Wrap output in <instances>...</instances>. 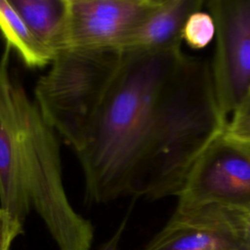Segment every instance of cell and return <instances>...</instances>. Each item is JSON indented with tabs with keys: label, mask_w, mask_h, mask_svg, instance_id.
Instances as JSON below:
<instances>
[{
	"label": "cell",
	"mask_w": 250,
	"mask_h": 250,
	"mask_svg": "<svg viewBox=\"0 0 250 250\" xmlns=\"http://www.w3.org/2000/svg\"><path fill=\"white\" fill-rule=\"evenodd\" d=\"M124 52L85 147L88 201L177 196L203 150L227 130L211 62L182 47Z\"/></svg>",
	"instance_id": "obj_1"
},
{
	"label": "cell",
	"mask_w": 250,
	"mask_h": 250,
	"mask_svg": "<svg viewBox=\"0 0 250 250\" xmlns=\"http://www.w3.org/2000/svg\"><path fill=\"white\" fill-rule=\"evenodd\" d=\"M18 162L24 188L60 250H90L94 229L72 208L62 183L60 143L17 77L13 88Z\"/></svg>",
	"instance_id": "obj_2"
},
{
	"label": "cell",
	"mask_w": 250,
	"mask_h": 250,
	"mask_svg": "<svg viewBox=\"0 0 250 250\" xmlns=\"http://www.w3.org/2000/svg\"><path fill=\"white\" fill-rule=\"evenodd\" d=\"M123 58L121 50L66 49L36 81L39 111L75 153L87 145Z\"/></svg>",
	"instance_id": "obj_3"
},
{
	"label": "cell",
	"mask_w": 250,
	"mask_h": 250,
	"mask_svg": "<svg viewBox=\"0 0 250 250\" xmlns=\"http://www.w3.org/2000/svg\"><path fill=\"white\" fill-rule=\"evenodd\" d=\"M176 209H250V146L219 135L196 159L177 195Z\"/></svg>",
	"instance_id": "obj_4"
},
{
	"label": "cell",
	"mask_w": 250,
	"mask_h": 250,
	"mask_svg": "<svg viewBox=\"0 0 250 250\" xmlns=\"http://www.w3.org/2000/svg\"><path fill=\"white\" fill-rule=\"evenodd\" d=\"M206 5L216 27L213 81L229 122L250 94V0H211Z\"/></svg>",
	"instance_id": "obj_5"
},
{
	"label": "cell",
	"mask_w": 250,
	"mask_h": 250,
	"mask_svg": "<svg viewBox=\"0 0 250 250\" xmlns=\"http://www.w3.org/2000/svg\"><path fill=\"white\" fill-rule=\"evenodd\" d=\"M156 2L67 0L63 50L123 51L129 36Z\"/></svg>",
	"instance_id": "obj_6"
},
{
	"label": "cell",
	"mask_w": 250,
	"mask_h": 250,
	"mask_svg": "<svg viewBox=\"0 0 250 250\" xmlns=\"http://www.w3.org/2000/svg\"><path fill=\"white\" fill-rule=\"evenodd\" d=\"M17 79L11 68V49L0 57V208L20 233L31 208L18 163L17 124L13 88Z\"/></svg>",
	"instance_id": "obj_7"
},
{
	"label": "cell",
	"mask_w": 250,
	"mask_h": 250,
	"mask_svg": "<svg viewBox=\"0 0 250 250\" xmlns=\"http://www.w3.org/2000/svg\"><path fill=\"white\" fill-rule=\"evenodd\" d=\"M143 250H250L218 207L176 209Z\"/></svg>",
	"instance_id": "obj_8"
},
{
	"label": "cell",
	"mask_w": 250,
	"mask_h": 250,
	"mask_svg": "<svg viewBox=\"0 0 250 250\" xmlns=\"http://www.w3.org/2000/svg\"><path fill=\"white\" fill-rule=\"evenodd\" d=\"M201 0H157L127 39L125 52H152L182 47L188 16L202 9Z\"/></svg>",
	"instance_id": "obj_9"
},
{
	"label": "cell",
	"mask_w": 250,
	"mask_h": 250,
	"mask_svg": "<svg viewBox=\"0 0 250 250\" xmlns=\"http://www.w3.org/2000/svg\"><path fill=\"white\" fill-rule=\"evenodd\" d=\"M33 34L55 55L64 49L67 0H10Z\"/></svg>",
	"instance_id": "obj_10"
},
{
	"label": "cell",
	"mask_w": 250,
	"mask_h": 250,
	"mask_svg": "<svg viewBox=\"0 0 250 250\" xmlns=\"http://www.w3.org/2000/svg\"><path fill=\"white\" fill-rule=\"evenodd\" d=\"M0 33L6 40V46L16 51L30 68L49 65L56 57L33 34L8 0H0Z\"/></svg>",
	"instance_id": "obj_11"
},
{
	"label": "cell",
	"mask_w": 250,
	"mask_h": 250,
	"mask_svg": "<svg viewBox=\"0 0 250 250\" xmlns=\"http://www.w3.org/2000/svg\"><path fill=\"white\" fill-rule=\"evenodd\" d=\"M216 27L208 11L199 9L191 13L183 28V42L194 50L206 48L215 39Z\"/></svg>",
	"instance_id": "obj_12"
},
{
	"label": "cell",
	"mask_w": 250,
	"mask_h": 250,
	"mask_svg": "<svg viewBox=\"0 0 250 250\" xmlns=\"http://www.w3.org/2000/svg\"><path fill=\"white\" fill-rule=\"evenodd\" d=\"M218 208L230 225L250 243V209Z\"/></svg>",
	"instance_id": "obj_13"
},
{
	"label": "cell",
	"mask_w": 250,
	"mask_h": 250,
	"mask_svg": "<svg viewBox=\"0 0 250 250\" xmlns=\"http://www.w3.org/2000/svg\"><path fill=\"white\" fill-rule=\"evenodd\" d=\"M227 133L237 141L250 146V113L230 120L227 126Z\"/></svg>",
	"instance_id": "obj_14"
},
{
	"label": "cell",
	"mask_w": 250,
	"mask_h": 250,
	"mask_svg": "<svg viewBox=\"0 0 250 250\" xmlns=\"http://www.w3.org/2000/svg\"><path fill=\"white\" fill-rule=\"evenodd\" d=\"M20 234L7 214L0 208V250H10L14 238Z\"/></svg>",
	"instance_id": "obj_15"
},
{
	"label": "cell",
	"mask_w": 250,
	"mask_h": 250,
	"mask_svg": "<svg viewBox=\"0 0 250 250\" xmlns=\"http://www.w3.org/2000/svg\"><path fill=\"white\" fill-rule=\"evenodd\" d=\"M124 223L120 228L117 229V231L114 233L113 236H111L106 242L102 244L98 250H120L119 248V241L121 238V233L124 229Z\"/></svg>",
	"instance_id": "obj_16"
},
{
	"label": "cell",
	"mask_w": 250,
	"mask_h": 250,
	"mask_svg": "<svg viewBox=\"0 0 250 250\" xmlns=\"http://www.w3.org/2000/svg\"><path fill=\"white\" fill-rule=\"evenodd\" d=\"M248 113H250V94H249V96H248V98H247V100H246L245 104H243L242 108L240 109L239 113H238L234 118H237V117H240V116L246 115V114H248ZM234 118H233V119H234ZM231 120H232V119H231Z\"/></svg>",
	"instance_id": "obj_17"
}]
</instances>
